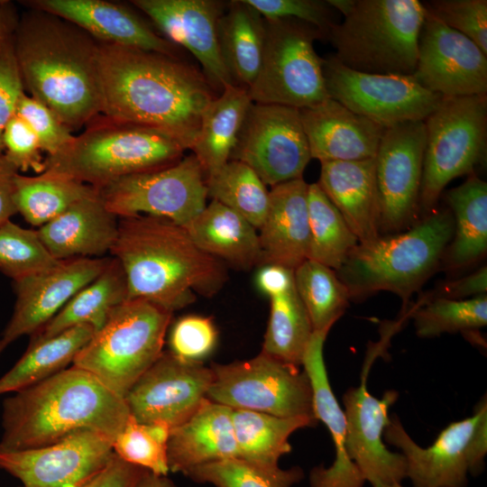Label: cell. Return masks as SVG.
I'll list each match as a JSON object with an SVG mask.
<instances>
[{"label":"cell","instance_id":"8d00e7d4","mask_svg":"<svg viewBox=\"0 0 487 487\" xmlns=\"http://www.w3.org/2000/svg\"><path fill=\"white\" fill-rule=\"evenodd\" d=\"M90 185L48 173L14 178V199L17 213L32 226L41 227L76 202L95 196Z\"/></svg>","mask_w":487,"mask_h":487},{"label":"cell","instance_id":"3957f363","mask_svg":"<svg viewBox=\"0 0 487 487\" xmlns=\"http://www.w3.org/2000/svg\"><path fill=\"white\" fill-rule=\"evenodd\" d=\"M118 218L110 253L124 271L128 299L173 312L193 303L197 294L211 297L224 286L222 262L200 250L183 226L146 215Z\"/></svg>","mask_w":487,"mask_h":487},{"label":"cell","instance_id":"9f6ffc18","mask_svg":"<svg viewBox=\"0 0 487 487\" xmlns=\"http://www.w3.org/2000/svg\"><path fill=\"white\" fill-rule=\"evenodd\" d=\"M19 171L0 154V225L17 214L14 204V178Z\"/></svg>","mask_w":487,"mask_h":487},{"label":"cell","instance_id":"ab89813d","mask_svg":"<svg viewBox=\"0 0 487 487\" xmlns=\"http://www.w3.org/2000/svg\"><path fill=\"white\" fill-rule=\"evenodd\" d=\"M294 284L313 330L332 327L350 300L336 271L308 259L294 270Z\"/></svg>","mask_w":487,"mask_h":487},{"label":"cell","instance_id":"7bdbcfd3","mask_svg":"<svg viewBox=\"0 0 487 487\" xmlns=\"http://www.w3.org/2000/svg\"><path fill=\"white\" fill-rule=\"evenodd\" d=\"M184 475L215 487H291L303 479L304 472L299 466L267 468L232 458L195 467Z\"/></svg>","mask_w":487,"mask_h":487},{"label":"cell","instance_id":"d590c367","mask_svg":"<svg viewBox=\"0 0 487 487\" xmlns=\"http://www.w3.org/2000/svg\"><path fill=\"white\" fill-rule=\"evenodd\" d=\"M88 325L71 327L36 344H29L23 356L0 377V395L31 387L67 368L92 337Z\"/></svg>","mask_w":487,"mask_h":487},{"label":"cell","instance_id":"9a60e30c","mask_svg":"<svg viewBox=\"0 0 487 487\" xmlns=\"http://www.w3.org/2000/svg\"><path fill=\"white\" fill-rule=\"evenodd\" d=\"M311 160L299 109L253 103L230 161L245 163L267 186L302 179Z\"/></svg>","mask_w":487,"mask_h":487},{"label":"cell","instance_id":"7402d4cb","mask_svg":"<svg viewBox=\"0 0 487 487\" xmlns=\"http://www.w3.org/2000/svg\"><path fill=\"white\" fill-rule=\"evenodd\" d=\"M175 45L187 49L201 64L211 87L221 93L234 84L220 52L217 25L228 2L219 0H133Z\"/></svg>","mask_w":487,"mask_h":487},{"label":"cell","instance_id":"603a6c76","mask_svg":"<svg viewBox=\"0 0 487 487\" xmlns=\"http://www.w3.org/2000/svg\"><path fill=\"white\" fill-rule=\"evenodd\" d=\"M299 112L311 159L323 162L375 158L384 126L332 98Z\"/></svg>","mask_w":487,"mask_h":487},{"label":"cell","instance_id":"e575fe53","mask_svg":"<svg viewBox=\"0 0 487 487\" xmlns=\"http://www.w3.org/2000/svg\"><path fill=\"white\" fill-rule=\"evenodd\" d=\"M238 458L267 468L279 466L290 453L289 436L297 430L317 425L309 417L280 418L245 409H232Z\"/></svg>","mask_w":487,"mask_h":487},{"label":"cell","instance_id":"836d02e7","mask_svg":"<svg viewBox=\"0 0 487 487\" xmlns=\"http://www.w3.org/2000/svg\"><path fill=\"white\" fill-rule=\"evenodd\" d=\"M454 219L453 241L448 244L446 266L461 269L478 262L487 251V183L475 174L446 192Z\"/></svg>","mask_w":487,"mask_h":487},{"label":"cell","instance_id":"91938a15","mask_svg":"<svg viewBox=\"0 0 487 487\" xmlns=\"http://www.w3.org/2000/svg\"><path fill=\"white\" fill-rule=\"evenodd\" d=\"M372 487H403L400 482H392L388 484L378 483L372 485Z\"/></svg>","mask_w":487,"mask_h":487},{"label":"cell","instance_id":"11a10c76","mask_svg":"<svg viewBox=\"0 0 487 487\" xmlns=\"http://www.w3.org/2000/svg\"><path fill=\"white\" fill-rule=\"evenodd\" d=\"M255 279L258 289L271 298L294 286V271L280 265L263 264Z\"/></svg>","mask_w":487,"mask_h":487},{"label":"cell","instance_id":"6da1fadb","mask_svg":"<svg viewBox=\"0 0 487 487\" xmlns=\"http://www.w3.org/2000/svg\"><path fill=\"white\" fill-rule=\"evenodd\" d=\"M104 116L170 134L190 150L217 96L204 73L178 56L97 42Z\"/></svg>","mask_w":487,"mask_h":487},{"label":"cell","instance_id":"277c9868","mask_svg":"<svg viewBox=\"0 0 487 487\" xmlns=\"http://www.w3.org/2000/svg\"><path fill=\"white\" fill-rule=\"evenodd\" d=\"M129 416L124 398L71 365L5 399L0 450L41 447L83 429L115 439Z\"/></svg>","mask_w":487,"mask_h":487},{"label":"cell","instance_id":"7dc6e473","mask_svg":"<svg viewBox=\"0 0 487 487\" xmlns=\"http://www.w3.org/2000/svg\"><path fill=\"white\" fill-rule=\"evenodd\" d=\"M217 338V329L211 317L184 316L170 328L169 352L186 362L202 363L216 348Z\"/></svg>","mask_w":487,"mask_h":487},{"label":"cell","instance_id":"8992f818","mask_svg":"<svg viewBox=\"0 0 487 487\" xmlns=\"http://www.w3.org/2000/svg\"><path fill=\"white\" fill-rule=\"evenodd\" d=\"M87 124L63 151L45 157L43 173L98 188L124 176L173 165L187 150L177 138L160 130L106 116Z\"/></svg>","mask_w":487,"mask_h":487},{"label":"cell","instance_id":"9c48e42d","mask_svg":"<svg viewBox=\"0 0 487 487\" xmlns=\"http://www.w3.org/2000/svg\"><path fill=\"white\" fill-rule=\"evenodd\" d=\"M426 148L419 212L435 209L446 186L454 179L474 174L487 151V96L443 97L424 120Z\"/></svg>","mask_w":487,"mask_h":487},{"label":"cell","instance_id":"44dd1931","mask_svg":"<svg viewBox=\"0 0 487 487\" xmlns=\"http://www.w3.org/2000/svg\"><path fill=\"white\" fill-rule=\"evenodd\" d=\"M110 258H74L14 282L12 317L0 336V354L14 341L32 335L51 320L83 287L96 278Z\"/></svg>","mask_w":487,"mask_h":487},{"label":"cell","instance_id":"ba28073f","mask_svg":"<svg viewBox=\"0 0 487 487\" xmlns=\"http://www.w3.org/2000/svg\"><path fill=\"white\" fill-rule=\"evenodd\" d=\"M172 313L144 299H126L94 332L71 365L124 398L163 353Z\"/></svg>","mask_w":487,"mask_h":487},{"label":"cell","instance_id":"cb8c5ba5","mask_svg":"<svg viewBox=\"0 0 487 487\" xmlns=\"http://www.w3.org/2000/svg\"><path fill=\"white\" fill-rule=\"evenodd\" d=\"M33 9L58 16L98 41L176 55V45L124 5L102 0H34Z\"/></svg>","mask_w":487,"mask_h":487},{"label":"cell","instance_id":"2e32d148","mask_svg":"<svg viewBox=\"0 0 487 487\" xmlns=\"http://www.w3.org/2000/svg\"><path fill=\"white\" fill-rule=\"evenodd\" d=\"M424 121L386 128L375 156L379 231L400 233L419 214L426 148Z\"/></svg>","mask_w":487,"mask_h":487},{"label":"cell","instance_id":"4316f807","mask_svg":"<svg viewBox=\"0 0 487 487\" xmlns=\"http://www.w3.org/2000/svg\"><path fill=\"white\" fill-rule=\"evenodd\" d=\"M37 232L57 261L101 258L111 251L116 240L118 217L96 193L76 202Z\"/></svg>","mask_w":487,"mask_h":487},{"label":"cell","instance_id":"680465c9","mask_svg":"<svg viewBox=\"0 0 487 487\" xmlns=\"http://www.w3.org/2000/svg\"><path fill=\"white\" fill-rule=\"evenodd\" d=\"M6 2L0 1V39L14 30L12 17L5 6Z\"/></svg>","mask_w":487,"mask_h":487},{"label":"cell","instance_id":"6f0895ef","mask_svg":"<svg viewBox=\"0 0 487 487\" xmlns=\"http://www.w3.org/2000/svg\"><path fill=\"white\" fill-rule=\"evenodd\" d=\"M170 479L146 471L136 487H167Z\"/></svg>","mask_w":487,"mask_h":487},{"label":"cell","instance_id":"f35d334b","mask_svg":"<svg viewBox=\"0 0 487 487\" xmlns=\"http://www.w3.org/2000/svg\"><path fill=\"white\" fill-rule=\"evenodd\" d=\"M308 259L338 271L359 241L317 183L308 184Z\"/></svg>","mask_w":487,"mask_h":487},{"label":"cell","instance_id":"681fc988","mask_svg":"<svg viewBox=\"0 0 487 487\" xmlns=\"http://www.w3.org/2000/svg\"><path fill=\"white\" fill-rule=\"evenodd\" d=\"M264 19L294 18L316 26L326 40L329 30L337 23L335 10L322 0H245Z\"/></svg>","mask_w":487,"mask_h":487},{"label":"cell","instance_id":"4dcf8cb0","mask_svg":"<svg viewBox=\"0 0 487 487\" xmlns=\"http://www.w3.org/2000/svg\"><path fill=\"white\" fill-rule=\"evenodd\" d=\"M253 103L246 88L228 84L204 110L198 133L190 150L206 177L230 161Z\"/></svg>","mask_w":487,"mask_h":487},{"label":"cell","instance_id":"db71d44e","mask_svg":"<svg viewBox=\"0 0 487 487\" xmlns=\"http://www.w3.org/2000/svg\"><path fill=\"white\" fill-rule=\"evenodd\" d=\"M486 291L487 268L484 265L469 275L445 282L435 295L428 296L429 299H467L486 295Z\"/></svg>","mask_w":487,"mask_h":487},{"label":"cell","instance_id":"f5cc1de1","mask_svg":"<svg viewBox=\"0 0 487 487\" xmlns=\"http://www.w3.org/2000/svg\"><path fill=\"white\" fill-rule=\"evenodd\" d=\"M146 471L124 461L114 453L100 471L78 487H136Z\"/></svg>","mask_w":487,"mask_h":487},{"label":"cell","instance_id":"74e56055","mask_svg":"<svg viewBox=\"0 0 487 487\" xmlns=\"http://www.w3.org/2000/svg\"><path fill=\"white\" fill-rule=\"evenodd\" d=\"M270 299V317L262 352L299 367L313 333L308 312L295 284L286 292Z\"/></svg>","mask_w":487,"mask_h":487},{"label":"cell","instance_id":"d6986e66","mask_svg":"<svg viewBox=\"0 0 487 487\" xmlns=\"http://www.w3.org/2000/svg\"><path fill=\"white\" fill-rule=\"evenodd\" d=\"M213 380L210 367L163 352L124 396L138 422H162L170 428L190 418L207 399Z\"/></svg>","mask_w":487,"mask_h":487},{"label":"cell","instance_id":"8fae6325","mask_svg":"<svg viewBox=\"0 0 487 487\" xmlns=\"http://www.w3.org/2000/svg\"><path fill=\"white\" fill-rule=\"evenodd\" d=\"M210 368L213 380L207 399L211 401L280 418H316L309 379L298 366L261 352L247 361L212 363Z\"/></svg>","mask_w":487,"mask_h":487},{"label":"cell","instance_id":"ee69618b","mask_svg":"<svg viewBox=\"0 0 487 487\" xmlns=\"http://www.w3.org/2000/svg\"><path fill=\"white\" fill-rule=\"evenodd\" d=\"M170 430L165 423H142L130 415L113 441L114 453L131 464L167 476Z\"/></svg>","mask_w":487,"mask_h":487},{"label":"cell","instance_id":"52a82bcc","mask_svg":"<svg viewBox=\"0 0 487 487\" xmlns=\"http://www.w3.org/2000/svg\"><path fill=\"white\" fill-rule=\"evenodd\" d=\"M424 18L418 0H354L326 40L335 59L353 70L412 76Z\"/></svg>","mask_w":487,"mask_h":487},{"label":"cell","instance_id":"bcb514c9","mask_svg":"<svg viewBox=\"0 0 487 487\" xmlns=\"http://www.w3.org/2000/svg\"><path fill=\"white\" fill-rule=\"evenodd\" d=\"M422 5L426 13L468 37L487 54L486 0H433Z\"/></svg>","mask_w":487,"mask_h":487},{"label":"cell","instance_id":"c3c4849f","mask_svg":"<svg viewBox=\"0 0 487 487\" xmlns=\"http://www.w3.org/2000/svg\"><path fill=\"white\" fill-rule=\"evenodd\" d=\"M14 115L30 126L47 156L63 151L75 139L71 130L48 107L25 93L19 98Z\"/></svg>","mask_w":487,"mask_h":487},{"label":"cell","instance_id":"816d5d0a","mask_svg":"<svg viewBox=\"0 0 487 487\" xmlns=\"http://www.w3.org/2000/svg\"><path fill=\"white\" fill-rule=\"evenodd\" d=\"M14 31L0 39V154L4 153L5 127L14 115L19 98L24 93L14 51Z\"/></svg>","mask_w":487,"mask_h":487},{"label":"cell","instance_id":"d6a6232c","mask_svg":"<svg viewBox=\"0 0 487 487\" xmlns=\"http://www.w3.org/2000/svg\"><path fill=\"white\" fill-rule=\"evenodd\" d=\"M126 299L125 276L113 257L96 278L78 290L42 328L30 335L29 344L42 342L80 325L91 326L96 331L115 308Z\"/></svg>","mask_w":487,"mask_h":487},{"label":"cell","instance_id":"83f0119b","mask_svg":"<svg viewBox=\"0 0 487 487\" xmlns=\"http://www.w3.org/2000/svg\"><path fill=\"white\" fill-rule=\"evenodd\" d=\"M238 458L232 409L206 399L186 421L170 430V472L183 475L210 463Z\"/></svg>","mask_w":487,"mask_h":487},{"label":"cell","instance_id":"ac0fdd59","mask_svg":"<svg viewBox=\"0 0 487 487\" xmlns=\"http://www.w3.org/2000/svg\"><path fill=\"white\" fill-rule=\"evenodd\" d=\"M113 441L83 429L44 446L0 450V469L19 480V487H78L108 463Z\"/></svg>","mask_w":487,"mask_h":487},{"label":"cell","instance_id":"7c38bea8","mask_svg":"<svg viewBox=\"0 0 487 487\" xmlns=\"http://www.w3.org/2000/svg\"><path fill=\"white\" fill-rule=\"evenodd\" d=\"M383 437L401 451L406 460V477L411 480L413 487H465L467 475H478L484 467L486 397L472 416L450 423L426 448L414 442L395 414L390 417Z\"/></svg>","mask_w":487,"mask_h":487},{"label":"cell","instance_id":"f6af8a7d","mask_svg":"<svg viewBox=\"0 0 487 487\" xmlns=\"http://www.w3.org/2000/svg\"><path fill=\"white\" fill-rule=\"evenodd\" d=\"M37 230L26 229L8 220L0 225V271L14 281L56 265Z\"/></svg>","mask_w":487,"mask_h":487},{"label":"cell","instance_id":"f546056e","mask_svg":"<svg viewBox=\"0 0 487 487\" xmlns=\"http://www.w3.org/2000/svg\"><path fill=\"white\" fill-rule=\"evenodd\" d=\"M183 227L200 250L220 262L244 271L262 264L258 230L216 200Z\"/></svg>","mask_w":487,"mask_h":487},{"label":"cell","instance_id":"30bf717a","mask_svg":"<svg viewBox=\"0 0 487 487\" xmlns=\"http://www.w3.org/2000/svg\"><path fill=\"white\" fill-rule=\"evenodd\" d=\"M265 27L262 65L247 89L252 101L302 109L330 98L324 59L314 49L315 41L325 40L320 30L294 18L265 19Z\"/></svg>","mask_w":487,"mask_h":487},{"label":"cell","instance_id":"f1b7e54d","mask_svg":"<svg viewBox=\"0 0 487 487\" xmlns=\"http://www.w3.org/2000/svg\"><path fill=\"white\" fill-rule=\"evenodd\" d=\"M317 184L359 243L371 242L381 235L375 158L323 161Z\"/></svg>","mask_w":487,"mask_h":487},{"label":"cell","instance_id":"484cf974","mask_svg":"<svg viewBox=\"0 0 487 487\" xmlns=\"http://www.w3.org/2000/svg\"><path fill=\"white\" fill-rule=\"evenodd\" d=\"M308 184L303 179L272 187L269 206L259 230L262 264L295 270L308 259Z\"/></svg>","mask_w":487,"mask_h":487},{"label":"cell","instance_id":"94428289","mask_svg":"<svg viewBox=\"0 0 487 487\" xmlns=\"http://www.w3.org/2000/svg\"><path fill=\"white\" fill-rule=\"evenodd\" d=\"M167 487H177V486L170 480Z\"/></svg>","mask_w":487,"mask_h":487},{"label":"cell","instance_id":"b9f144b4","mask_svg":"<svg viewBox=\"0 0 487 487\" xmlns=\"http://www.w3.org/2000/svg\"><path fill=\"white\" fill-rule=\"evenodd\" d=\"M416 334L429 338L445 333L475 331L487 324V296L467 299L422 296L411 314Z\"/></svg>","mask_w":487,"mask_h":487},{"label":"cell","instance_id":"7a4b0ae2","mask_svg":"<svg viewBox=\"0 0 487 487\" xmlns=\"http://www.w3.org/2000/svg\"><path fill=\"white\" fill-rule=\"evenodd\" d=\"M24 89L71 131L102 112L97 41L78 26L33 9L14 31Z\"/></svg>","mask_w":487,"mask_h":487},{"label":"cell","instance_id":"60d3db41","mask_svg":"<svg viewBox=\"0 0 487 487\" xmlns=\"http://www.w3.org/2000/svg\"><path fill=\"white\" fill-rule=\"evenodd\" d=\"M207 197L237 212L257 230L269 206L266 185L248 165L229 161L207 177Z\"/></svg>","mask_w":487,"mask_h":487},{"label":"cell","instance_id":"4fadbf2b","mask_svg":"<svg viewBox=\"0 0 487 487\" xmlns=\"http://www.w3.org/2000/svg\"><path fill=\"white\" fill-rule=\"evenodd\" d=\"M117 217L146 215L184 226L207 206L206 174L192 154L163 169L132 174L96 188Z\"/></svg>","mask_w":487,"mask_h":487},{"label":"cell","instance_id":"f907efd6","mask_svg":"<svg viewBox=\"0 0 487 487\" xmlns=\"http://www.w3.org/2000/svg\"><path fill=\"white\" fill-rule=\"evenodd\" d=\"M4 154L18 171L32 170L40 174L44 169V157L39 141L30 126L14 115L3 133Z\"/></svg>","mask_w":487,"mask_h":487},{"label":"cell","instance_id":"e0dca14e","mask_svg":"<svg viewBox=\"0 0 487 487\" xmlns=\"http://www.w3.org/2000/svg\"><path fill=\"white\" fill-rule=\"evenodd\" d=\"M386 345L381 339L372 345L365 361L361 384L348 389L343 396L347 453L364 481L372 485L401 482L407 471L403 455L391 452L383 443V433L390 423L389 409L399 394L389 390L378 399L366 387L370 366Z\"/></svg>","mask_w":487,"mask_h":487},{"label":"cell","instance_id":"5bb4252c","mask_svg":"<svg viewBox=\"0 0 487 487\" xmlns=\"http://www.w3.org/2000/svg\"><path fill=\"white\" fill-rule=\"evenodd\" d=\"M323 74L330 98L385 128L424 121L443 98L413 76L355 71L334 55L324 59Z\"/></svg>","mask_w":487,"mask_h":487},{"label":"cell","instance_id":"ffe728a7","mask_svg":"<svg viewBox=\"0 0 487 487\" xmlns=\"http://www.w3.org/2000/svg\"><path fill=\"white\" fill-rule=\"evenodd\" d=\"M412 76L443 97L487 96V54L425 11Z\"/></svg>","mask_w":487,"mask_h":487},{"label":"cell","instance_id":"d4e9b609","mask_svg":"<svg viewBox=\"0 0 487 487\" xmlns=\"http://www.w3.org/2000/svg\"><path fill=\"white\" fill-rule=\"evenodd\" d=\"M330 329L313 331L301 363L310 381L315 417L327 427L335 454L329 467L311 470L309 483L310 487H363L365 481L347 453L345 412L330 386L324 360V344Z\"/></svg>","mask_w":487,"mask_h":487},{"label":"cell","instance_id":"5b68a950","mask_svg":"<svg viewBox=\"0 0 487 487\" xmlns=\"http://www.w3.org/2000/svg\"><path fill=\"white\" fill-rule=\"evenodd\" d=\"M453 233L451 211L434 210L408 231L358 243L337 275L350 299L390 291L401 299L405 312L412 295L439 265Z\"/></svg>","mask_w":487,"mask_h":487},{"label":"cell","instance_id":"1f68e13d","mask_svg":"<svg viewBox=\"0 0 487 487\" xmlns=\"http://www.w3.org/2000/svg\"><path fill=\"white\" fill-rule=\"evenodd\" d=\"M265 19L245 0L229 1L217 25L223 60L234 84L248 89L262 60Z\"/></svg>","mask_w":487,"mask_h":487}]
</instances>
